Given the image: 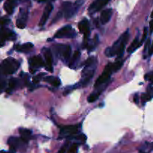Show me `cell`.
I'll return each instance as SVG.
<instances>
[{"instance_id": "14", "label": "cell", "mask_w": 153, "mask_h": 153, "mask_svg": "<svg viewBox=\"0 0 153 153\" xmlns=\"http://www.w3.org/2000/svg\"><path fill=\"white\" fill-rule=\"evenodd\" d=\"M0 37L4 40H14L16 38V34H15V33L14 31H10V30L8 29V28H4L0 30Z\"/></svg>"}, {"instance_id": "38", "label": "cell", "mask_w": 153, "mask_h": 153, "mask_svg": "<svg viewBox=\"0 0 153 153\" xmlns=\"http://www.w3.org/2000/svg\"><path fill=\"white\" fill-rule=\"evenodd\" d=\"M152 54H153V43H152V46H150L149 50H148V55H152Z\"/></svg>"}, {"instance_id": "13", "label": "cell", "mask_w": 153, "mask_h": 153, "mask_svg": "<svg viewBox=\"0 0 153 153\" xmlns=\"http://www.w3.org/2000/svg\"><path fill=\"white\" fill-rule=\"evenodd\" d=\"M78 28H79L80 32L84 34L85 39H86L89 36V25H88V22L86 19H83L79 22V24H78Z\"/></svg>"}, {"instance_id": "6", "label": "cell", "mask_w": 153, "mask_h": 153, "mask_svg": "<svg viewBox=\"0 0 153 153\" xmlns=\"http://www.w3.org/2000/svg\"><path fill=\"white\" fill-rule=\"evenodd\" d=\"M76 36L75 31L72 29V27L70 25H65L62 27L61 29L58 30L56 33L54 37L56 38H73Z\"/></svg>"}, {"instance_id": "28", "label": "cell", "mask_w": 153, "mask_h": 153, "mask_svg": "<svg viewBox=\"0 0 153 153\" xmlns=\"http://www.w3.org/2000/svg\"><path fill=\"white\" fill-rule=\"evenodd\" d=\"M78 147H79V143H74L70 146L68 149V153H76L78 151Z\"/></svg>"}, {"instance_id": "44", "label": "cell", "mask_w": 153, "mask_h": 153, "mask_svg": "<svg viewBox=\"0 0 153 153\" xmlns=\"http://www.w3.org/2000/svg\"><path fill=\"white\" fill-rule=\"evenodd\" d=\"M0 74H1V70H0Z\"/></svg>"}, {"instance_id": "32", "label": "cell", "mask_w": 153, "mask_h": 153, "mask_svg": "<svg viewBox=\"0 0 153 153\" xmlns=\"http://www.w3.org/2000/svg\"><path fill=\"white\" fill-rule=\"evenodd\" d=\"M10 22V19H7V18H2L0 19V25H5Z\"/></svg>"}, {"instance_id": "23", "label": "cell", "mask_w": 153, "mask_h": 153, "mask_svg": "<svg viewBox=\"0 0 153 153\" xmlns=\"http://www.w3.org/2000/svg\"><path fill=\"white\" fill-rule=\"evenodd\" d=\"M80 58V52L79 51H76V52H74V53L73 55V57H72V58L70 59V67L74 68V66L76 65V64H77L78 61H79Z\"/></svg>"}, {"instance_id": "5", "label": "cell", "mask_w": 153, "mask_h": 153, "mask_svg": "<svg viewBox=\"0 0 153 153\" xmlns=\"http://www.w3.org/2000/svg\"><path fill=\"white\" fill-rule=\"evenodd\" d=\"M113 72L112 70V64H109L105 67L103 73H101L100 76L98 78V79L96 80L95 83H94V87L95 88H99L101 85H103L105 82H106L108 81V79L110 77V75L112 74V73Z\"/></svg>"}, {"instance_id": "1", "label": "cell", "mask_w": 153, "mask_h": 153, "mask_svg": "<svg viewBox=\"0 0 153 153\" xmlns=\"http://www.w3.org/2000/svg\"><path fill=\"white\" fill-rule=\"evenodd\" d=\"M129 37L128 30L123 33L121 37L112 44L111 47L106 48L105 50V55L107 57H112L117 55L118 58H121L124 53L125 45L127 43Z\"/></svg>"}, {"instance_id": "8", "label": "cell", "mask_w": 153, "mask_h": 153, "mask_svg": "<svg viewBox=\"0 0 153 153\" xmlns=\"http://www.w3.org/2000/svg\"><path fill=\"white\" fill-rule=\"evenodd\" d=\"M79 131L77 126H66L60 129V135L62 137H71L74 135Z\"/></svg>"}, {"instance_id": "29", "label": "cell", "mask_w": 153, "mask_h": 153, "mask_svg": "<svg viewBox=\"0 0 153 153\" xmlns=\"http://www.w3.org/2000/svg\"><path fill=\"white\" fill-rule=\"evenodd\" d=\"M147 34H148V28H144V31H143V34H142V40H141V41L140 42V45H142V43H143V42L145 41V40H146V37H147Z\"/></svg>"}, {"instance_id": "11", "label": "cell", "mask_w": 153, "mask_h": 153, "mask_svg": "<svg viewBox=\"0 0 153 153\" xmlns=\"http://www.w3.org/2000/svg\"><path fill=\"white\" fill-rule=\"evenodd\" d=\"M52 10H53V5H52L51 3H49V4L45 7L44 10L43 12V14H42L41 18H40V22H39V25H40V26H43V25H44L45 24H46V21L49 19V16Z\"/></svg>"}, {"instance_id": "22", "label": "cell", "mask_w": 153, "mask_h": 153, "mask_svg": "<svg viewBox=\"0 0 153 153\" xmlns=\"http://www.w3.org/2000/svg\"><path fill=\"white\" fill-rule=\"evenodd\" d=\"M98 35H96L95 37L93 38L92 40H91L90 42H88V44H87V47H88V52H91V51H93L97 46L98 43Z\"/></svg>"}, {"instance_id": "33", "label": "cell", "mask_w": 153, "mask_h": 153, "mask_svg": "<svg viewBox=\"0 0 153 153\" xmlns=\"http://www.w3.org/2000/svg\"><path fill=\"white\" fill-rule=\"evenodd\" d=\"M6 85H7V84H6V82L4 81L0 82V94L4 91V89L6 88Z\"/></svg>"}, {"instance_id": "25", "label": "cell", "mask_w": 153, "mask_h": 153, "mask_svg": "<svg viewBox=\"0 0 153 153\" xmlns=\"http://www.w3.org/2000/svg\"><path fill=\"white\" fill-rule=\"evenodd\" d=\"M100 92H101V91H98V92H96V93H92V94L88 98V102L92 103V102H95L96 100L98 99Z\"/></svg>"}, {"instance_id": "19", "label": "cell", "mask_w": 153, "mask_h": 153, "mask_svg": "<svg viewBox=\"0 0 153 153\" xmlns=\"http://www.w3.org/2000/svg\"><path fill=\"white\" fill-rule=\"evenodd\" d=\"M33 48V44L32 43H23L22 45H17L15 47V49L18 52H26L29 51L30 49H32Z\"/></svg>"}, {"instance_id": "39", "label": "cell", "mask_w": 153, "mask_h": 153, "mask_svg": "<svg viewBox=\"0 0 153 153\" xmlns=\"http://www.w3.org/2000/svg\"><path fill=\"white\" fill-rule=\"evenodd\" d=\"M149 28H150V32H152L153 31V19L149 23Z\"/></svg>"}, {"instance_id": "9", "label": "cell", "mask_w": 153, "mask_h": 153, "mask_svg": "<svg viewBox=\"0 0 153 153\" xmlns=\"http://www.w3.org/2000/svg\"><path fill=\"white\" fill-rule=\"evenodd\" d=\"M28 62H29L30 67H30V70H31L32 73H34V70L36 71L38 68L42 67L44 64L43 59H42L40 55H37V56H34L31 58Z\"/></svg>"}, {"instance_id": "30", "label": "cell", "mask_w": 153, "mask_h": 153, "mask_svg": "<svg viewBox=\"0 0 153 153\" xmlns=\"http://www.w3.org/2000/svg\"><path fill=\"white\" fill-rule=\"evenodd\" d=\"M43 75H44V73H41V74H39L38 75V76H34V77L33 78V83H38V82H40V79H41V76H43Z\"/></svg>"}, {"instance_id": "3", "label": "cell", "mask_w": 153, "mask_h": 153, "mask_svg": "<svg viewBox=\"0 0 153 153\" xmlns=\"http://www.w3.org/2000/svg\"><path fill=\"white\" fill-rule=\"evenodd\" d=\"M82 4H83V0H76L74 4H72L70 1L63 2L62 5V10L64 13L66 19H69L74 16Z\"/></svg>"}, {"instance_id": "10", "label": "cell", "mask_w": 153, "mask_h": 153, "mask_svg": "<svg viewBox=\"0 0 153 153\" xmlns=\"http://www.w3.org/2000/svg\"><path fill=\"white\" fill-rule=\"evenodd\" d=\"M110 0H95L94 2L92 3L91 5L88 7V10L90 12H97L100 10Z\"/></svg>"}, {"instance_id": "16", "label": "cell", "mask_w": 153, "mask_h": 153, "mask_svg": "<svg viewBox=\"0 0 153 153\" xmlns=\"http://www.w3.org/2000/svg\"><path fill=\"white\" fill-rule=\"evenodd\" d=\"M112 9L110 8H108V9H106V10H103V11L101 12V14H100V22H101L102 24L107 23V22L110 21V19L111 16H112Z\"/></svg>"}, {"instance_id": "2", "label": "cell", "mask_w": 153, "mask_h": 153, "mask_svg": "<svg viewBox=\"0 0 153 153\" xmlns=\"http://www.w3.org/2000/svg\"><path fill=\"white\" fill-rule=\"evenodd\" d=\"M94 61H95V59H94V57H91L86 61L85 67H84L82 73V80L81 83H82V86H86L90 82L93 75H94V69H95Z\"/></svg>"}, {"instance_id": "43", "label": "cell", "mask_w": 153, "mask_h": 153, "mask_svg": "<svg viewBox=\"0 0 153 153\" xmlns=\"http://www.w3.org/2000/svg\"><path fill=\"white\" fill-rule=\"evenodd\" d=\"M2 1V0H0V2H1V1Z\"/></svg>"}, {"instance_id": "36", "label": "cell", "mask_w": 153, "mask_h": 153, "mask_svg": "<svg viewBox=\"0 0 153 153\" xmlns=\"http://www.w3.org/2000/svg\"><path fill=\"white\" fill-rule=\"evenodd\" d=\"M66 149H67V146H64L59 151H58V153H65Z\"/></svg>"}, {"instance_id": "41", "label": "cell", "mask_w": 153, "mask_h": 153, "mask_svg": "<svg viewBox=\"0 0 153 153\" xmlns=\"http://www.w3.org/2000/svg\"><path fill=\"white\" fill-rule=\"evenodd\" d=\"M56 1V0H39V2H51V1Z\"/></svg>"}, {"instance_id": "20", "label": "cell", "mask_w": 153, "mask_h": 153, "mask_svg": "<svg viewBox=\"0 0 153 153\" xmlns=\"http://www.w3.org/2000/svg\"><path fill=\"white\" fill-rule=\"evenodd\" d=\"M44 80L54 87H58L61 85L60 79L57 77H54V76H47V77H45Z\"/></svg>"}, {"instance_id": "15", "label": "cell", "mask_w": 153, "mask_h": 153, "mask_svg": "<svg viewBox=\"0 0 153 153\" xmlns=\"http://www.w3.org/2000/svg\"><path fill=\"white\" fill-rule=\"evenodd\" d=\"M44 58L45 61H46V69L50 72L52 71V55L50 49H47L45 50L44 52Z\"/></svg>"}, {"instance_id": "24", "label": "cell", "mask_w": 153, "mask_h": 153, "mask_svg": "<svg viewBox=\"0 0 153 153\" xmlns=\"http://www.w3.org/2000/svg\"><path fill=\"white\" fill-rule=\"evenodd\" d=\"M17 84H18L17 79H14V78H13V79H10V81H9V83H8V88L6 90L7 93H8V94L11 93L12 91H13L16 88Z\"/></svg>"}, {"instance_id": "21", "label": "cell", "mask_w": 153, "mask_h": 153, "mask_svg": "<svg viewBox=\"0 0 153 153\" xmlns=\"http://www.w3.org/2000/svg\"><path fill=\"white\" fill-rule=\"evenodd\" d=\"M140 46L141 45L140 43L139 42V38H138V37H135V39L133 40V42L130 43V46H129L128 49V52L132 53V52H134V51L136 50L137 48H139Z\"/></svg>"}, {"instance_id": "27", "label": "cell", "mask_w": 153, "mask_h": 153, "mask_svg": "<svg viewBox=\"0 0 153 153\" xmlns=\"http://www.w3.org/2000/svg\"><path fill=\"white\" fill-rule=\"evenodd\" d=\"M123 64V61H118L116 62H115L114 64H112V70L113 72L117 71V70H119L120 68L122 67Z\"/></svg>"}, {"instance_id": "31", "label": "cell", "mask_w": 153, "mask_h": 153, "mask_svg": "<svg viewBox=\"0 0 153 153\" xmlns=\"http://www.w3.org/2000/svg\"><path fill=\"white\" fill-rule=\"evenodd\" d=\"M152 97L148 94H143L142 95V101H143V102L148 101Z\"/></svg>"}, {"instance_id": "37", "label": "cell", "mask_w": 153, "mask_h": 153, "mask_svg": "<svg viewBox=\"0 0 153 153\" xmlns=\"http://www.w3.org/2000/svg\"><path fill=\"white\" fill-rule=\"evenodd\" d=\"M149 44H150V40H149V39H148V40H147L146 43L145 49H144V52H146V51H147V49H148V46H149Z\"/></svg>"}, {"instance_id": "7", "label": "cell", "mask_w": 153, "mask_h": 153, "mask_svg": "<svg viewBox=\"0 0 153 153\" xmlns=\"http://www.w3.org/2000/svg\"><path fill=\"white\" fill-rule=\"evenodd\" d=\"M8 143L9 146L10 148V150L16 151L19 149H22L24 146L26 145V142L22 140L21 138L16 137H11L8 139Z\"/></svg>"}, {"instance_id": "34", "label": "cell", "mask_w": 153, "mask_h": 153, "mask_svg": "<svg viewBox=\"0 0 153 153\" xmlns=\"http://www.w3.org/2000/svg\"><path fill=\"white\" fill-rule=\"evenodd\" d=\"M145 79H146V80H149L150 82H153V73H148V74L146 75Z\"/></svg>"}, {"instance_id": "35", "label": "cell", "mask_w": 153, "mask_h": 153, "mask_svg": "<svg viewBox=\"0 0 153 153\" xmlns=\"http://www.w3.org/2000/svg\"><path fill=\"white\" fill-rule=\"evenodd\" d=\"M134 102L136 104L139 103V97H138V94H135L134 97Z\"/></svg>"}, {"instance_id": "40", "label": "cell", "mask_w": 153, "mask_h": 153, "mask_svg": "<svg viewBox=\"0 0 153 153\" xmlns=\"http://www.w3.org/2000/svg\"><path fill=\"white\" fill-rule=\"evenodd\" d=\"M4 41H5V40H4L1 37H0V47H2V46H4Z\"/></svg>"}, {"instance_id": "17", "label": "cell", "mask_w": 153, "mask_h": 153, "mask_svg": "<svg viewBox=\"0 0 153 153\" xmlns=\"http://www.w3.org/2000/svg\"><path fill=\"white\" fill-rule=\"evenodd\" d=\"M16 0H7L4 4V8L8 14L13 13L14 10L15 5H16Z\"/></svg>"}, {"instance_id": "42", "label": "cell", "mask_w": 153, "mask_h": 153, "mask_svg": "<svg viewBox=\"0 0 153 153\" xmlns=\"http://www.w3.org/2000/svg\"><path fill=\"white\" fill-rule=\"evenodd\" d=\"M150 147H151V149H152V150H153V143H151V144H150Z\"/></svg>"}, {"instance_id": "26", "label": "cell", "mask_w": 153, "mask_h": 153, "mask_svg": "<svg viewBox=\"0 0 153 153\" xmlns=\"http://www.w3.org/2000/svg\"><path fill=\"white\" fill-rule=\"evenodd\" d=\"M16 25L18 28L23 29V28H25L26 26V21L18 18L16 21Z\"/></svg>"}, {"instance_id": "4", "label": "cell", "mask_w": 153, "mask_h": 153, "mask_svg": "<svg viewBox=\"0 0 153 153\" xmlns=\"http://www.w3.org/2000/svg\"><path fill=\"white\" fill-rule=\"evenodd\" d=\"M20 64L17 61L11 58L4 60L2 64L1 69L3 73L5 75H12L19 68Z\"/></svg>"}, {"instance_id": "18", "label": "cell", "mask_w": 153, "mask_h": 153, "mask_svg": "<svg viewBox=\"0 0 153 153\" xmlns=\"http://www.w3.org/2000/svg\"><path fill=\"white\" fill-rule=\"evenodd\" d=\"M20 138L26 143H28V140L32 137V131L28 129H26V128H20Z\"/></svg>"}, {"instance_id": "12", "label": "cell", "mask_w": 153, "mask_h": 153, "mask_svg": "<svg viewBox=\"0 0 153 153\" xmlns=\"http://www.w3.org/2000/svg\"><path fill=\"white\" fill-rule=\"evenodd\" d=\"M58 50H57V53H59L63 57L64 61H68L70 58V55H71V47L70 46H62L60 45L58 46Z\"/></svg>"}]
</instances>
